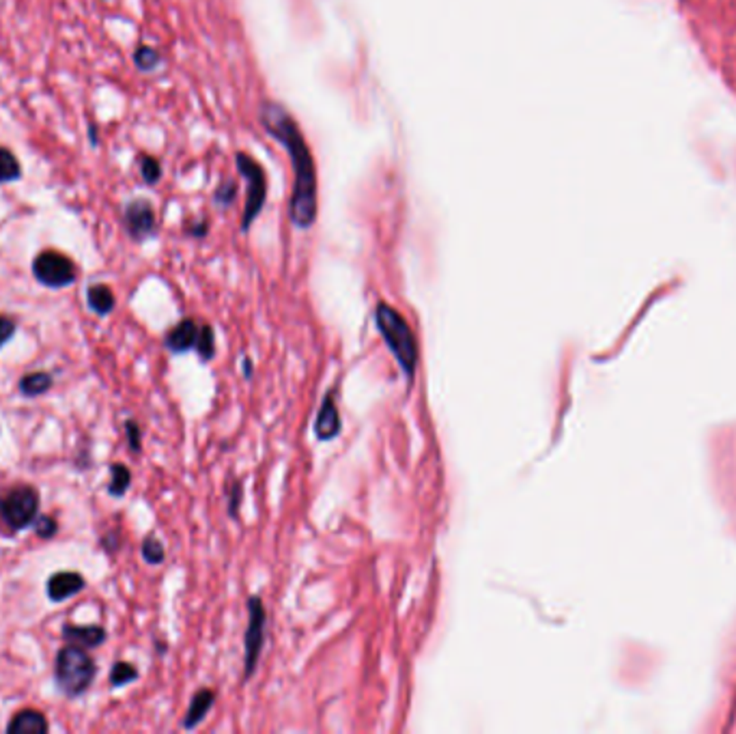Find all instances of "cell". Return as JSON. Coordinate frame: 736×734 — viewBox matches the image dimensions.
<instances>
[{"instance_id":"obj_1","label":"cell","mask_w":736,"mask_h":734,"mask_svg":"<svg viewBox=\"0 0 736 734\" xmlns=\"http://www.w3.org/2000/svg\"><path fill=\"white\" fill-rule=\"evenodd\" d=\"M261 123L289 153L293 167L291 218L300 229H308L317 220L319 195L317 170H314V159L306 145V138H304L297 121L289 114V110L280 104H263Z\"/></svg>"},{"instance_id":"obj_16","label":"cell","mask_w":736,"mask_h":734,"mask_svg":"<svg viewBox=\"0 0 736 734\" xmlns=\"http://www.w3.org/2000/svg\"><path fill=\"white\" fill-rule=\"evenodd\" d=\"M20 177V159L7 147H0V184H11V181H18Z\"/></svg>"},{"instance_id":"obj_25","label":"cell","mask_w":736,"mask_h":734,"mask_svg":"<svg viewBox=\"0 0 736 734\" xmlns=\"http://www.w3.org/2000/svg\"><path fill=\"white\" fill-rule=\"evenodd\" d=\"M57 532V521H54V519H50V517H41L37 521V534L41 539H48V537H52V534Z\"/></svg>"},{"instance_id":"obj_12","label":"cell","mask_w":736,"mask_h":734,"mask_svg":"<svg viewBox=\"0 0 736 734\" xmlns=\"http://www.w3.org/2000/svg\"><path fill=\"white\" fill-rule=\"evenodd\" d=\"M9 734H43L48 732V721L39 711H20L7 726Z\"/></svg>"},{"instance_id":"obj_6","label":"cell","mask_w":736,"mask_h":734,"mask_svg":"<svg viewBox=\"0 0 736 734\" xmlns=\"http://www.w3.org/2000/svg\"><path fill=\"white\" fill-rule=\"evenodd\" d=\"M32 274L41 285L60 289L76 280V265L69 257L60 255L57 250H46L32 261Z\"/></svg>"},{"instance_id":"obj_29","label":"cell","mask_w":736,"mask_h":734,"mask_svg":"<svg viewBox=\"0 0 736 734\" xmlns=\"http://www.w3.org/2000/svg\"><path fill=\"white\" fill-rule=\"evenodd\" d=\"M0 511H3V500H0Z\"/></svg>"},{"instance_id":"obj_23","label":"cell","mask_w":736,"mask_h":734,"mask_svg":"<svg viewBox=\"0 0 736 734\" xmlns=\"http://www.w3.org/2000/svg\"><path fill=\"white\" fill-rule=\"evenodd\" d=\"M142 556H145V560L149 562V565H159V562L164 560L162 543L153 537L145 539V543H142Z\"/></svg>"},{"instance_id":"obj_8","label":"cell","mask_w":736,"mask_h":734,"mask_svg":"<svg viewBox=\"0 0 736 734\" xmlns=\"http://www.w3.org/2000/svg\"><path fill=\"white\" fill-rule=\"evenodd\" d=\"M125 226L134 240L142 241L155 231V212L151 203L145 198H136V201L127 203L125 207Z\"/></svg>"},{"instance_id":"obj_21","label":"cell","mask_w":736,"mask_h":734,"mask_svg":"<svg viewBox=\"0 0 736 734\" xmlns=\"http://www.w3.org/2000/svg\"><path fill=\"white\" fill-rule=\"evenodd\" d=\"M130 483H132L130 470H127L125 466H121V463L113 466V483H110V494L123 495L127 487H130Z\"/></svg>"},{"instance_id":"obj_20","label":"cell","mask_w":736,"mask_h":734,"mask_svg":"<svg viewBox=\"0 0 736 734\" xmlns=\"http://www.w3.org/2000/svg\"><path fill=\"white\" fill-rule=\"evenodd\" d=\"M141 175H142V179H145V184L149 186L158 184L159 177H162V164H159V159L153 156H142L141 158Z\"/></svg>"},{"instance_id":"obj_24","label":"cell","mask_w":736,"mask_h":734,"mask_svg":"<svg viewBox=\"0 0 736 734\" xmlns=\"http://www.w3.org/2000/svg\"><path fill=\"white\" fill-rule=\"evenodd\" d=\"M241 498H243V494H241V483H240V480H235V483H232L231 489H229V515H231L232 519H237V515H240Z\"/></svg>"},{"instance_id":"obj_28","label":"cell","mask_w":736,"mask_h":734,"mask_svg":"<svg viewBox=\"0 0 736 734\" xmlns=\"http://www.w3.org/2000/svg\"><path fill=\"white\" fill-rule=\"evenodd\" d=\"M243 375H246V377H250V375H252V362L248 360V358L243 360Z\"/></svg>"},{"instance_id":"obj_2","label":"cell","mask_w":736,"mask_h":734,"mask_svg":"<svg viewBox=\"0 0 736 734\" xmlns=\"http://www.w3.org/2000/svg\"><path fill=\"white\" fill-rule=\"evenodd\" d=\"M375 323H377V330L384 336L386 345L395 353L396 362L401 364L403 373L409 379H413L418 368V343L405 317L396 308H392L390 304L381 302L377 311H375Z\"/></svg>"},{"instance_id":"obj_27","label":"cell","mask_w":736,"mask_h":734,"mask_svg":"<svg viewBox=\"0 0 736 734\" xmlns=\"http://www.w3.org/2000/svg\"><path fill=\"white\" fill-rule=\"evenodd\" d=\"M127 438H130L132 450H141V429H138L136 422H127Z\"/></svg>"},{"instance_id":"obj_11","label":"cell","mask_w":736,"mask_h":734,"mask_svg":"<svg viewBox=\"0 0 736 734\" xmlns=\"http://www.w3.org/2000/svg\"><path fill=\"white\" fill-rule=\"evenodd\" d=\"M85 588V579L77 573H57L48 582V597L52 601H65Z\"/></svg>"},{"instance_id":"obj_3","label":"cell","mask_w":736,"mask_h":734,"mask_svg":"<svg viewBox=\"0 0 736 734\" xmlns=\"http://www.w3.org/2000/svg\"><path fill=\"white\" fill-rule=\"evenodd\" d=\"M95 678V661L80 647L63 648L57 657V683L68 695L86 692Z\"/></svg>"},{"instance_id":"obj_13","label":"cell","mask_w":736,"mask_h":734,"mask_svg":"<svg viewBox=\"0 0 736 734\" xmlns=\"http://www.w3.org/2000/svg\"><path fill=\"white\" fill-rule=\"evenodd\" d=\"M63 638L74 647L80 648H93L106 639V631L102 627H74L68 625L63 629Z\"/></svg>"},{"instance_id":"obj_7","label":"cell","mask_w":736,"mask_h":734,"mask_svg":"<svg viewBox=\"0 0 736 734\" xmlns=\"http://www.w3.org/2000/svg\"><path fill=\"white\" fill-rule=\"evenodd\" d=\"M37 509H39L37 491L32 487H15L7 498L3 500L0 517L7 521L9 528L24 530L32 523V519L37 515Z\"/></svg>"},{"instance_id":"obj_5","label":"cell","mask_w":736,"mask_h":734,"mask_svg":"<svg viewBox=\"0 0 736 734\" xmlns=\"http://www.w3.org/2000/svg\"><path fill=\"white\" fill-rule=\"evenodd\" d=\"M237 168H240V173L248 181V198L241 218V229L248 231L259 213H261L265 198H268V177H265L261 164L254 158L246 156V153H237Z\"/></svg>"},{"instance_id":"obj_15","label":"cell","mask_w":736,"mask_h":734,"mask_svg":"<svg viewBox=\"0 0 736 734\" xmlns=\"http://www.w3.org/2000/svg\"><path fill=\"white\" fill-rule=\"evenodd\" d=\"M86 302L97 314H108L114 308V294L106 285H93L86 291Z\"/></svg>"},{"instance_id":"obj_4","label":"cell","mask_w":736,"mask_h":734,"mask_svg":"<svg viewBox=\"0 0 736 734\" xmlns=\"http://www.w3.org/2000/svg\"><path fill=\"white\" fill-rule=\"evenodd\" d=\"M265 627H268V612L261 597L248 599V629L243 636V681H248L257 670L261 650L265 644Z\"/></svg>"},{"instance_id":"obj_10","label":"cell","mask_w":736,"mask_h":734,"mask_svg":"<svg viewBox=\"0 0 736 734\" xmlns=\"http://www.w3.org/2000/svg\"><path fill=\"white\" fill-rule=\"evenodd\" d=\"M198 330H201V325H196L194 319H184L173 332L166 336V347L175 353H184L187 349H192V347H196Z\"/></svg>"},{"instance_id":"obj_9","label":"cell","mask_w":736,"mask_h":734,"mask_svg":"<svg viewBox=\"0 0 736 734\" xmlns=\"http://www.w3.org/2000/svg\"><path fill=\"white\" fill-rule=\"evenodd\" d=\"M339 433H341V413H339V407H336L334 392H328L317 413L314 435H317V439L321 441H328V439H334Z\"/></svg>"},{"instance_id":"obj_17","label":"cell","mask_w":736,"mask_h":734,"mask_svg":"<svg viewBox=\"0 0 736 734\" xmlns=\"http://www.w3.org/2000/svg\"><path fill=\"white\" fill-rule=\"evenodd\" d=\"M52 385V377L48 373H31L20 382V390L24 396H39L50 390Z\"/></svg>"},{"instance_id":"obj_26","label":"cell","mask_w":736,"mask_h":734,"mask_svg":"<svg viewBox=\"0 0 736 734\" xmlns=\"http://www.w3.org/2000/svg\"><path fill=\"white\" fill-rule=\"evenodd\" d=\"M14 332H15V323H14V319H9V317H0V347H3L5 343H7V340L11 339V336H14Z\"/></svg>"},{"instance_id":"obj_19","label":"cell","mask_w":736,"mask_h":734,"mask_svg":"<svg viewBox=\"0 0 736 734\" xmlns=\"http://www.w3.org/2000/svg\"><path fill=\"white\" fill-rule=\"evenodd\" d=\"M196 349H198V353H201L203 360H212V358H214L215 343H214V330H212V325H201V330H198Z\"/></svg>"},{"instance_id":"obj_22","label":"cell","mask_w":736,"mask_h":734,"mask_svg":"<svg viewBox=\"0 0 736 734\" xmlns=\"http://www.w3.org/2000/svg\"><path fill=\"white\" fill-rule=\"evenodd\" d=\"M134 678H138V672H136L134 666L114 664L113 675H110V683H113L114 687H121V685H127L130 681H134Z\"/></svg>"},{"instance_id":"obj_14","label":"cell","mask_w":736,"mask_h":734,"mask_svg":"<svg viewBox=\"0 0 736 734\" xmlns=\"http://www.w3.org/2000/svg\"><path fill=\"white\" fill-rule=\"evenodd\" d=\"M214 702H215V693L212 692V689H201V692L194 695L190 702V709H187L186 720H184V726L187 728V730L201 724L204 717H207L209 711H212Z\"/></svg>"},{"instance_id":"obj_18","label":"cell","mask_w":736,"mask_h":734,"mask_svg":"<svg viewBox=\"0 0 736 734\" xmlns=\"http://www.w3.org/2000/svg\"><path fill=\"white\" fill-rule=\"evenodd\" d=\"M134 63L141 71H153L159 65L158 50H153L149 46H141L134 52Z\"/></svg>"}]
</instances>
